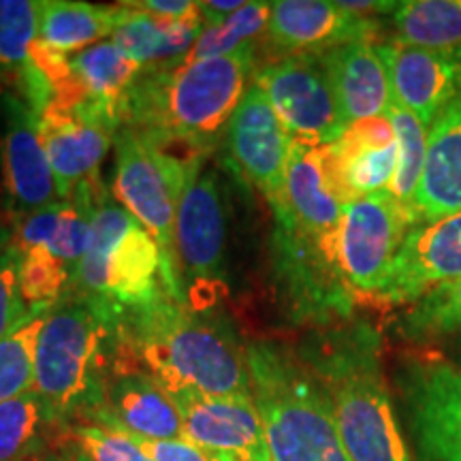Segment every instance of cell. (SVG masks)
<instances>
[{
	"instance_id": "obj_5",
	"label": "cell",
	"mask_w": 461,
	"mask_h": 461,
	"mask_svg": "<svg viewBox=\"0 0 461 461\" xmlns=\"http://www.w3.org/2000/svg\"><path fill=\"white\" fill-rule=\"evenodd\" d=\"M115 322L68 291L45 312L34 350V391L65 428L99 408L112 361Z\"/></svg>"
},
{
	"instance_id": "obj_41",
	"label": "cell",
	"mask_w": 461,
	"mask_h": 461,
	"mask_svg": "<svg viewBox=\"0 0 461 461\" xmlns=\"http://www.w3.org/2000/svg\"><path fill=\"white\" fill-rule=\"evenodd\" d=\"M342 7L350 14L361 15V17H374V15H393L397 9V3H389V0H342Z\"/></svg>"
},
{
	"instance_id": "obj_13",
	"label": "cell",
	"mask_w": 461,
	"mask_h": 461,
	"mask_svg": "<svg viewBox=\"0 0 461 461\" xmlns=\"http://www.w3.org/2000/svg\"><path fill=\"white\" fill-rule=\"evenodd\" d=\"M224 146L241 180L261 190L269 205L280 201L293 137L257 84L248 88L235 109L224 132Z\"/></svg>"
},
{
	"instance_id": "obj_10",
	"label": "cell",
	"mask_w": 461,
	"mask_h": 461,
	"mask_svg": "<svg viewBox=\"0 0 461 461\" xmlns=\"http://www.w3.org/2000/svg\"><path fill=\"white\" fill-rule=\"evenodd\" d=\"M393 380L419 461H461V367L436 353H406Z\"/></svg>"
},
{
	"instance_id": "obj_35",
	"label": "cell",
	"mask_w": 461,
	"mask_h": 461,
	"mask_svg": "<svg viewBox=\"0 0 461 461\" xmlns=\"http://www.w3.org/2000/svg\"><path fill=\"white\" fill-rule=\"evenodd\" d=\"M45 312L32 314L20 330L0 339V403L34 387V350Z\"/></svg>"
},
{
	"instance_id": "obj_36",
	"label": "cell",
	"mask_w": 461,
	"mask_h": 461,
	"mask_svg": "<svg viewBox=\"0 0 461 461\" xmlns=\"http://www.w3.org/2000/svg\"><path fill=\"white\" fill-rule=\"evenodd\" d=\"M56 445L73 447L88 461H152L129 434L96 423L65 425Z\"/></svg>"
},
{
	"instance_id": "obj_42",
	"label": "cell",
	"mask_w": 461,
	"mask_h": 461,
	"mask_svg": "<svg viewBox=\"0 0 461 461\" xmlns=\"http://www.w3.org/2000/svg\"><path fill=\"white\" fill-rule=\"evenodd\" d=\"M56 455H58V459L60 461H88L84 457L82 453L79 451H75L73 447H67V445H56Z\"/></svg>"
},
{
	"instance_id": "obj_40",
	"label": "cell",
	"mask_w": 461,
	"mask_h": 461,
	"mask_svg": "<svg viewBox=\"0 0 461 461\" xmlns=\"http://www.w3.org/2000/svg\"><path fill=\"white\" fill-rule=\"evenodd\" d=\"M244 5V0H207V3H199V9L205 24H218V22L233 15L235 11H240Z\"/></svg>"
},
{
	"instance_id": "obj_16",
	"label": "cell",
	"mask_w": 461,
	"mask_h": 461,
	"mask_svg": "<svg viewBox=\"0 0 461 461\" xmlns=\"http://www.w3.org/2000/svg\"><path fill=\"white\" fill-rule=\"evenodd\" d=\"M39 137L65 201L82 184L99 180V167L115 143L118 129L90 107L48 103L37 113Z\"/></svg>"
},
{
	"instance_id": "obj_2",
	"label": "cell",
	"mask_w": 461,
	"mask_h": 461,
	"mask_svg": "<svg viewBox=\"0 0 461 461\" xmlns=\"http://www.w3.org/2000/svg\"><path fill=\"white\" fill-rule=\"evenodd\" d=\"M210 314L165 293L118 321L115 359L148 372L169 393L250 395L246 346Z\"/></svg>"
},
{
	"instance_id": "obj_27",
	"label": "cell",
	"mask_w": 461,
	"mask_h": 461,
	"mask_svg": "<svg viewBox=\"0 0 461 461\" xmlns=\"http://www.w3.org/2000/svg\"><path fill=\"white\" fill-rule=\"evenodd\" d=\"M68 65L88 107L120 129V105L143 71L140 62L109 39L73 54Z\"/></svg>"
},
{
	"instance_id": "obj_8",
	"label": "cell",
	"mask_w": 461,
	"mask_h": 461,
	"mask_svg": "<svg viewBox=\"0 0 461 461\" xmlns=\"http://www.w3.org/2000/svg\"><path fill=\"white\" fill-rule=\"evenodd\" d=\"M176 272L184 303L214 312L227 295V205L212 167L190 177L176 218Z\"/></svg>"
},
{
	"instance_id": "obj_39",
	"label": "cell",
	"mask_w": 461,
	"mask_h": 461,
	"mask_svg": "<svg viewBox=\"0 0 461 461\" xmlns=\"http://www.w3.org/2000/svg\"><path fill=\"white\" fill-rule=\"evenodd\" d=\"M131 9L146 11L149 15L163 17V20H188L201 14L199 3L194 0H132L126 3Z\"/></svg>"
},
{
	"instance_id": "obj_7",
	"label": "cell",
	"mask_w": 461,
	"mask_h": 461,
	"mask_svg": "<svg viewBox=\"0 0 461 461\" xmlns=\"http://www.w3.org/2000/svg\"><path fill=\"white\" fill-rule=\"evenodd\" d=\"M113 146V197L157 240L171 291L184 302L176 272V218L184 190L205 158L182 157L131 129L115 132Z\"/></svg>"
},
{
	"instance_id": "obj_34",
	"label": "cell",
	"mask_w": 461,
	"mask_h": 461,
	"mask_svg": "<svg viewBox=\"0 0 461 461\" xmlns=\"http://www.w3.org/2000/svg\"><path fill=\"white\" fill-rule=\"evenodd\" d=\"M39 41V0H0V73L20 77Z\"/></svg>"
},
{
	"instance_id": "obj_24",
	"label": "cell",
	"mask_w": 461,
	"mask_h": 461,
	"mask_svg": "<svg viewBox=\"0 0 461 461\" xmlns=\"http://www.w3.org/2000/svg\"><path fill=\"white\" fill-rule=\"evenodd\" d=\"M319 58L336 92L346 122L353 124L389 113L393 105V92L376 43H344Z\"/></svg>"
},
{
	"instance_id": "obj_32",
	"label": "cell",
	"mask_w": 461,
	"mask_h": 461,
	"mask_svg": "<svg viewBox=\"0 0 461 461\" xmlns=\"http://www.w3.org/2000/svg\"><path fill=\"white\" fill-rule=\"evenodd\" d=\"M387 118L393 124L397 141V169L387 190L414 216V201H417L425 163H428L429 129L420 122L417 115L395 105V103L391 105Z\"/></svg>"
},
{
	"instance_id": "obj_31",
	"label": "cell",
	"mask_w": 461,
	"mask_h": 461,
	"mask_svg": "<svg viewBox=\"0 0 461 461\" xmlns=\"http://www.w3.org/2000/svg\"><path fill=\"white\" fill-rule=\"evenodd\" d=\"M395 331L411 344H431L461 336V278L431 288L403 308Z\"/></svg>"
},
{
	"instance_id": "obj_37",
	"label": "cell",
	"mask_w": 461,
	"mask_h": 461,
	"mask_svg": "<svg viewBox=\"0 0 461 461\" xmlns=\"http://www.w3.org/2000/svg\"><path fill=\"white\" fill-rule=\"evenodd\" d=\"M17 269H20V250L9 246L0 255V339L20 330L32 314H37L22 299Z\"/></svg>"
},
{
	"instance_id": "obj_29",
	"label": "cell",
	"mask_w": 461,
	"mask_h": 461,
	"mask_svg": "<svg viewBox=\"0 0 461 461\" xmlns=\"http://www.w3.org/2000/svg\"><path fill=\"white\" fill-rule=\"evenodd\" d=\"M62 425L37 391L0 403V461L41 459L56 445Z\"/></svg>"
},
{
	"instance_id": "obj_43",
	"label": "cell",
	"mask_w": 461,
	"mask_h": 461,
	"mask_svg": "<svg viewBox=\"0 0 461 461\" xmlns=\"http://www.w3.org/2000/svg\"><path fill=\"white\" fill-rule=\"evenodd\" d=\"M448 350H451V353H448V359H451L457 367H461V336L448 339Z\"/></svg>"
},
{
	"instance_id": "obj_46",
	"label": "cell",
	"mask_w": 461,
	"mask_h": 461,
	"mask_svg": "<svg viewBox=\"0 0 461 461\" xmlns=\"http://www.w3.org/2000/svg\"><path fill=\"white\" fill-rule=\"evenodd\" d=\"M37 461H60V459H58V455L54 453V455H45V457H41V459H37Z\"/></svg>"
},
{
	"instance_id": "obj_26",
	"label": "cell",
	"mask_w": 461,
	"mask_h": 461,
	"mask_svg": "<svg viewBox=\"0 0 461 461\" xmlns=\"http://www.w3.org/2000/svg\"><path fill=\"white\" fill-rule=\"evenodd\" d=\"M120 5L122 17L112 34V41L143 68L184 60L205 26L201 14L188 20H163L146 11L131 9L126 3Z\"/></svg>"
},
{
	"instance_id": "obj_6",
	"label": "cell",
	"mask_w": 461,
	"mask_h": 461,
	"mask_svg": "<svg viewBox=\"0 0 461 461\" xmlns=\"http://www.w3.org/2000/svg\"><path fill=\"white\" fill-rule=\"evenodd\" d=\"M71 291L88 299L115 325L126 312L171 291L163 252L146 227L115 203L103 186L92 216V238L73 274ZM180 299V297H177Z\"/></svg>"
},
{
	"instance_id": "obj_38",
	"label": "cell",
	"mask_w": 461,
	"mask_h": 461,
	"mask_svg": "<svg viewBox=\"0 0 461 461\" xmlns=\"http://www.w3.org/2000/svg\"><path fill=\"white\" fill-rule=\"evenodd\" d=\"M132 440L140 445L143 453L152 461H214V453L205 451L193 442L184 440H146V438H135Z\"/></svg>"
},
{
	"instance_id": "obj_19",
	"label": "cell",
	"mask_w": 461,
	"mask_h": 461,
	"mask_svg": "<svg viewBox=\"0 0 461 461\" xmlns=\"http://www.w3.org/2000/svg\"><path fill=\"white\" fill-rule=\"evenodd\" d=\"M146 440H180L184 425L163 384L140 367H109L101 403L88 420Z\"/></svg>"
},
{
	"instance_id": "obj_11",
	"label": "cell",
	"mask_w": 461,
	"mask_h": 461,
	"mask_svg": "<svg viewBox=\"0 0 461 461\" xmlns=\"http://www.w3.org/2000/svg\"><path fill=\"white\" fill-rule=\"evenodd\" d=\"M252 84L295 141L330 146L348 129L319 56H276L257 67Z\"/></svg>"
},
{
	"instance_id": "obj_15",
	"label": "cell",
	"mask_w": 461,
	"mask_h": 461,
	"mask_svg": "<svg viewBox=\"0 0 461 461\" xmlns=\"http://www.w3.org/2000/svg\"><path fill=\"white\" fill-rule=\"evenodd\" d=\"M169 395L180 411L184 440L241 461H272L252 393L203 395L194 391H173Z\"/></svg>"
},
{
	"instance_id": "obj_20",
	"label": "cell",
	"mask_w": 461,
	"mask_h": 461,
	"mask_svg": "<svg viewBox=\"0 0 461 461\" xmlns=\"http://www.w3.org/2000/svg\"><path fill=\"white\" fill-rule=\"evenodd\" d=\"M269 207L274 218H285L312 238L338 235L346 203L333 180L325 146L293 140L285 190Z\"/></svg>"
},
{
	"instance_id": "obj_9",
	"label": "cell",
	"mask_w": 461,
	"mask_h": 461,
	"mask_svg": "<svg viewBox=\"0 0 461 461\" xmlns=\"http://www.w3.org/2000/svg\"><path fill=\"white\" fill-rule=\"evenodd\" d=\"M274 267L291 319L350 321L357 295L338 261V235L312 238L285 218H274Z\"/></svg>"
},
{
	"instance_id": "obj_14",
	"label": "cell",
	"mask_w": 461,
	"mask_h": 461,
	"mask_svg": "<svg viewBox=\"0 0 461 461\" xmlns=\"http://www.w3.org/2000/svg\"><path fill=\"white\" fill-rule=\"evenodd\" d=\"M461 278V214L414 227L372 297L384 308H408L420 295Z\"/></svg>"
},
{
	"instance_id": "obj_23",
	"label": "cell",
	"mask_w": 461,
	"mask_h": 461,
	"mask_svg": "<svg viewBox=\"0 0 461 461\" xmlns=\"http://www.w3.org/2000/svg\"><path fill=\"white\" fill-rule=\"evenodd\" d=\"M103 184L99 180L82 184L68 201H60L43 210L14 221L11 246L20 252L43 248L68 267L77 269L90 246L92 216Z\"/></svg>"
},
{
	"instance_id": "obj_25",
	"label": "cell",
	"mask_w": 461,
	"mask_h": 461,
	"mask_svg": "<svg viewBox=\"0 0 461 461\" xmlns=\"http://www.w3.org/2000/svg\"><path fill=\"white\" fill-rule=\"evenodd\" d=\"M455 214H461V96L429 129L428 163L414 201L417 227Z\"/></svg>"
},
{
	"instance_id": "obj_18",
	"label": "cell",
	"mask_w": 461,
	"mask_h": 461,
	"mask_svg": "<svg viewBox=\"0 0 461 461\" xmlns=\"http://www.w3.org/2000/svg\"><path fill=\"white\" fill-rule=\"evenodd\" d=\"M380 22L346 11L330 0H276L267 39L278 56H321L338 45L374 43Z\"/></svg>"
},
{
	"instance_id": "obj_17",
	"label": "cell",
	"mask_w": 461,
	"mask_h": 461,
	"mask_svg": "<svg viewBox=\"0 0 461 461\" xmlns=\"http://www.w3.org/2000/svg\"><path fill=\"white\" fill-rule=\"evenodd\" d=\"M376 45L387 67L393 103L431 129L461 96V48L425 50L395 39Z\"/></svg>"
},
{
	"instance_id": "obj_30",
	"label": "cell",
	"mask_w": 461,
	"mask_h": 461,
	"mask_svg": "<svg viewBox=\"0 0 461 461\" xmlns=\"http://www.w3.org/2000/svg\"><path fill=\"white\" fill-rule=\"evenodd\" d=\"M395 41L425 50L461 48V0H403L393 11Z\"/></svg>"
},
{
	"instance_id": "obj_12",
	"label": "cell",
	"mask_w": 461,
	"mask_h": 461,
	"mask_svg": "<svg viewBox=\"0 0 461 461\" xmlns=\"http://www.w3.org/2000/svg\"><path fill=\"white\" fill-rule=\"evenodd\" d=\"M414 227L412 212L389 190L363 194L344 207L338 230V261L357 299L376 295Z\"/></svg>"
},
{
	"instance_id": "obj_44",
	"label": "cell",
	"mask_w": 461,
	"mask_h": 461,
	"mask_svg": "<svg viewBox=\"0 0 461 461\" xmlns=\"http://www.w3.org/2000/svg\"><path fill=\"white\" fill-rule=\"evenodd\" d=\"M9 246H11V229H7L3 222H0V255H3Z\"/></svg>"
},
{
	"instance_id": "obj_33",
	"label": "cell",
	"mask_w": 461,
	"mask_h": 461,
	"mask_svg": "<svg viewBox=\"0 0 461 461\" xmlns=\"http://www.w3.org/2000/svg\"><path fill=\"white\" fill-rule=\"evenodd\" d=\"M20 293L32 312H45L71 291L73 269L43 248L20 252Z\"/></svg>"
},
{
	"instance_id": "obj_22",
	"label": "cell",
	"mask_w": 461,
	"mask_h": 461,
	"mask_svg": "<svg viewBox=\"0 0 461 461\" xmlns=\"http://www.w3.org/2000/svg\"><path fill=\"white\" fill-rule=\"evenodd\" d=\"M325 148L333 180L346 205L363 194L387 190L393 182L397 141L387 115L348 124L342 137Z\"/></svg>"
},
{
	"instance_id": "obj_4",
	"label": "cell",
	"mask_w": 461,
	"mask_h": 461,
	"mask_svg": "<svg viewBox=\"0 0 461 461\" xmlns=\"http://www.w3.org/2000/svg\"><path fill=\"white\" fill-rule=\"evenodd\" d=\"M250 393L261 414L272 461H353L333 417L330 397L285 344L246 346Z\"/></svg>"
},
{
	"instance_id": "obj_3",
	"label": "cell",
	"mask_w": 461,
	"mask_h": 461,
	"mask_svg": "<svg viewBox=\"0 0 461 461\" xmlns=\"http://www.w3.org/2000/svg\"><path fill=\"white\" fill-rule=\"evenodd\" d=\"M330 397L342 442L353 461H412L383 366V338L367 321H344L299 344Z\"/></svg>"
},
{
	"instance_id": "obj_45",
	"label": "cell",
	"mask_w": 461,
	"mask_h": 461,
	"mask_svg": "<svg viewBox=\"0 0 461 461\" xmlns=\"http://www.w3.org/2000/svg\"><path fill=\"white\" fill-rule=\"evenodd\" d=\"M214 461H241V459L230 457V455H216V453H214Z\"/></svg>"
},
{
	"instance_id": "obj_21",
	"label": "cell",
	"mask_w": 461,
	"mask_h": 461,
	"mask_svg": "<svg viewBox=\"0 0 461 461\" xmlns=\"http://www.w3.org/2000/svg\"><path fill=\"white\" fill-rule=\"evenodd\" d=\"M0 154L14 221L65 201L39 137L37 113L26 101H9L7 131Z\"/></svg>"
},
{
	"instance_id": "obj_28",
	"label": "cell",
	"mask_w": 461,
	"mask_h": 461,
	"mask_svg": "<svg viewBox=\"0 0 461 461\" xmlns=\"http://www.w3.org/2000/svg\"><path fill=\"white\" fill-rule=\"evenodd\" d=\"M122 5H90L77 0H39V41L60 54L84 51L112 37Z\"/></svg>"
},
{
	"instance_id": "obj_1",
	"label": "cell",
	"mask_w": 461,
	"mask_h": 461,
	"mask_svg": "<svg viewBox=\"0 0 461 461\" xmlns=\"http://www.w3.org/2000/svg\"><path fill=\"white\" fill-rule=\"evenodd\" d=\"M255 71L257 45L230 56L143 68L120 105V129L141 132L182 157L207 158L224 140Z\"/></svg>"
}]
</instances>
